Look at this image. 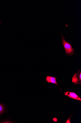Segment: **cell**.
<instances>
[{"label": "cell", "mask_w": 81, "mask_h": 123, "mask_svg": "<svg viewBox=\"0 0 81 123\" xmlns=\"http://www.w3.org/2000/svg\"><path fill=\"white\" fill-rule=\"evenodd\" d=\"M62 41V44L64 48L66 54L68 55H71L74 53V49L70 43L67 42L65 39L62 34H61Z\"/></svg>", "instance_id": "1"}, {"label": "cell", "mask_w": 81, "mask_h": 123, "mask_svg": "<svg viewBox=\"0 0 81 123\" xmlns=\"http://www.w3.org/2000/svg\"><path fill=\"white\" fill-rule=\"evenodd\" d=\"M72 81L75 84L81 85V71L79 70L75 74L72 78Z\"/></svg>", "instance_id": "2"}, {"label": "cell", "mask_w": 81, "mask_h": 123, "mask_svg": "<svg viewBox=\"0 0 81 123\" xmlns=\"http://www.w3.org/2000/svg\"><path fill=\"white\" fill-rule=\"evenodd\" d=\"M8 111L7 104L0 102V118L4 114L8 113Z\"/></svg>", "instance_id": "3"}, {"label": "cell", "mask_w": 81, "mask_h": 123, "mask_svg": "<svg viewBox=\"0 0 81 123\" xmlns=\"http://www.w3.org/2000/svg\"><path fill=\"white\" fill-rule=\"evenodd\" d=\"M65 95L69 97L81 101V99L74 92H66L64 93Z\"/></svg>", "instance_id": "4"}, {"label": "cell", "mask_w": 81, "mask_h": 123, "mask_svg": "<svg viewBox=\"0 0 81 123\" xmlns=\"http://www.w3.org/2000/svg\"><path fill=\"white\" fill-rule=\"evenodd\" d=\"M56 80L57 78L55 77L48 76H47L46 79V80L48 83L54 84L58 86Z\"/></svg>", "instance_id": "5"}, {"label": "cell", "mask_w": 81, "mask_h": 123, "mask_svg": "<svg viewBox=\"0 0 81 123\" xmlns=\"http://www.w3.org/2000/svg\"><path fill=\"white\" fill-rule=\"evenodd\" d=\"M18 122L11 119L10 117L0 120V123H18Z\"/></svg>", "instance_id": "6"}, {"label": "cell", "mask_w": 81, "mask_h": 123, "mask_svg": "<svg viewBox=\"0 0 81 123\" xmlns=\"http://www.w3.org/2000/svg\"><path fill=\"white\" fill-rule=\"evenodd\" d=\"M66 123H71L70 119L69 118L67 119V122H66Z\"/></svg>", "instance_id": "7"}, {"label": "cell", "mask_w": 81, "mask_h": 123, "mask_svg": "<svg viewBox=\"0 0 81 123\" xmlns=\"http://www.w3.org/2000/svg\"><path fill=\"white\" fill-rule=\"evenodd\" d=\"M53 120L54 121L56 122L57 121V119L56 118H54L53 119Z\"/></svg>", "instance_id": "8"}]
</instances>
